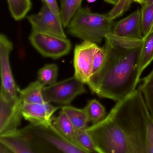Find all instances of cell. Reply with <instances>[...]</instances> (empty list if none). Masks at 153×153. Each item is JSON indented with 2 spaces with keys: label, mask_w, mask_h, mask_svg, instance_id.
Wrapping results in <instances>:
<instances>
[{
  "label": "cell",
  "mask_w": 153,
  "mask_h": 153,
  "mask_svg": "<svg viewBox=\"0 0 153 153\" xmlns=\"http://www.w3.org/2000/svg\"><path fill=\"white\" fill-rule=\"evenodd\" d=\"M108 114L129 142L134 153H146L147 126L151 115L140 90L137 88L116 102Z\"/></svg>",
  "instance_id": "cell-2"
},
{
  "label": "cell",
  "mask_w": 153,
  "mask_h": 153,
  "mask_svg": "<svg viewBox=\"0 0 153 153\" xmlns=\"http://www.w3.org/2000/svg\"><path fill=\"white\" fill-rule=\"evenodd\" d=\"M53 124L63 136L71 141L76 130L64 112L61 110L59 116L53 117Z\"/></svg>",
  "instance_id": "cell-22"
},
{
  "label": "cell",
  "mask_w": 153,
  "mask_h": 153,
  "mask_svg": "<svg viewBox=\"0 0 153 153\" xmlns=\"http://www.w3.org/2000/svg\"><path fill=\"white\" fill-rule=\"evenodd\" d=\"M61 111L68 116L76 131L87 128L89 122L85 109L65 105L61 107Z\"/></svg>",
  "instance_id": "cell-16"
},
{
  "label": "cell",
  "mask_w": 153,
  "mask_h": 153,
  "mask_svg": "<svg viewBox=\"0 0 153 153\" xmlns=\"http://www.w3.org/2000/svg\"><path fill=\"white\" fill-rule=\"evenodd\" d=\"M12 17L19 21L26 17L32 7V0H7Z\"/></svg>",
  "instance_id": "cell-17"
},
{
  "label": "cell",
  "mask_w": 153,
  "mask_h": 153,
  "mask_svg": "<svg viewBox=\"0 0 153 153\" xmlns=\"http://www.w3.org/2000/svg\"><path fill=\"white\" fill-rule=\"evenodd\" d=\"M98 45L94 43L83 41L76 45L74 51V76L87 85L92 76L94 53Z\"/></svg>",
  "instance_id": "cell-9"
},
{
  "label": "cell",
  "mask_w": 153,
  "mask_h": 153,
  "mask_svg": "<svg viewBox=\"0 0 153 153\" xmlns=\"http://www.w3.org/2000/svg\"><path fill=\"white\" fill-rule=\"evenodd\" d=\"M26 18L31 25L32 32L67 38L60 16L53 13L45 4H43L38 13Z\"/></svg>",
  "instance_id": "cell-8"
},
{
  "label": "cell",
  "mask_w": 153,
  "mask_h": 153,
  "mask_svg": "<svg viewBox=\"0 0 153 153\" xmlns=\"http://www.w3.org/2000/svg\"><path fill=\"white\" fill-rule=\"evenodd\" d=\"M111 34L119 37L142 40L140 10L137 9L128 16L114 23Z\"/></svg>",
  "instance_id": "cell-12"
},
{
  "label": "cell",
  "mask_w": 153,
  "mask_h": 153,
  "mask_svg": "<svg viewBox=\"0 0 153 153\" xmlns=\"http://www.w3.org/2000/svg\"><path fill=\"white\" fill-rule=\"evenodd\" d=\"M60 108L48 102L24 103L22 111L23 118L33 125L49 127L53 124V114Z\"/></svg>",
  "instance_id": "cell-11"
},
{
  "label": "cell",
  "mask_w": 153,
  "mask_h": 153,
  "mask_svg": "<svg viewBox=\"0 0 153 153\" xmlns=\"http://www.w3.org/2000/svg\"><path fill=\"white\" fill-rule=\"evenodd\" d=\"M58 67L54 63L45 65L38 71V80L45 85H51L57 82Z\"/></svg>",
  "instance_id": "cell-23"
},
{
  "label": "cell",
  "mask_w": 153,
  "mask_h": 153,
  "mask_svg": "<svg viewBox=\"0 0 153 153\" xmlns=\"http://www.w3.org/2000/svg\"><path fill=\"white\" fill-rule=\"evenodd\" d=\"M84 109L89 122L93 124L102 120L107 115L104 106L96 99L90 100Z\"/></svg>",
  "instance_id": "cell-20"
},
{
  "label": "cell",
  "mask_w": 153,
  "mask_h": 153,
  "mask_svg": "<svg viewBox=\"0 0 153 153\" xmlns=\"http://www.w3.org/2000/svg\"><path fill=\"white\" fill-rule=\"evenodd\" d=\"M88 3H93L97 1V0H86Z\"/></svg>",
  "instance_id": "cell-31"
},
{
  "label": "cell",
  "mask_w": 153,
  "mask_h": 153,
  "mask_svg": "<svg viewBox=\"0 0 153 153\" xmlns=\"http://www.w3.org/2000/svg\"><path fill=\"white\" fill-rule=\"evenodd\" d=\"M140 81L141 83L138 88L142 93L153 119V69L147 76L140 79Z\"/></svg>",
  "instance_id": "cell-21"
},
{
  "label": "cell",
  "mask_w": 153,
  "mask_h": 153,
  "mask_svg": "<svg viewBox=\"0 0 153 153\" xmlns=\"http://www.w3.org/2000/svg\"><path fill=\"white\" fill-rule=\"evenodd\" d=\"M29 41L42 56L54 59L68 55L72 48L71 42L68 38L47 34L31 32Z\"/></svg>",
  "instance_id": "cell-6"
},
{
  "label": "cell",
  "mask_w": 153,
  "mask_h": 153,
  "mask_svg": "<svg viewBox=\"0 0 153 153\" xmlns=\"http://www.w3.org/2000/svg\"><path fill=\"white\" fill-rule=\"evenodd\" d=\"M60 17L66 28L76 11L81 7L82 0H59Z\"/></svg>",
  "instance_id": "cell-18"
},
{
  "label": "cell",
  "mask_w": 153,
  "mask_h": 153,
  "mask_svg": "<svg viewBox=\"0 0 153 153\" xmlns=\"http://www.w3.org/2000/svg\"><path fill=\"white\" fill-rule=\"evenodd\" d=\"M146 147V153H153V119L151 115L148 120Z\"/></svg>",
  "instance_id": "cell-27"
},
{
  "label": "cell",
  "mask_w": 153,
  "mask_h": 153,
  "mask_svg": "<svg viewBox=\"0 0 153 153\" xmlns=\"http://www.w3.org/2000/svg\"><path fill=\"white\" fill-rule=\"evenodd\" d=\"M153 61V31L143 37L140 52L138 67V78L140 77L145 69Z\"/></svg>",
  "instance_id": "cell-14"
},
{
  "label": "cell",
  "mask_w": 153,
  "mask_h": 153,
  "mask_svg": "<svg viewBox=\"0 0 153 153\" xmlns=\"http://www.w3.org/2000/svg\"><path fill=\"white\" fill-rule=\"evenodd\" d=\"M106 3H109L111 5H114L117 4L118 3L120 0H104Z\"/></svg>",
  "instance_id": "cell-30"
},
{
  "label": "cell",
  "mask_w": 153,
  "mask_h": 153,
  "mask_svg": "<svg viewBox=\"0 0 153 153\" xmlns=\"http://www.w3.org/2000/svg\"><path fill=\"white\" fill-rule=\"evenodd\" d=\"M23 102L19 96L12 97L0 92V135L18 129L23 118Z\"/></svg>",
  "instance_id": "cell-7"
},
{
  "label": "cell",
  "mask_w": 153,
  "mask_h": 153,
  "mask_svg": "<svg viewBox=\"0 0 153 153\" xmlns=\"http://www.w3.org/2000/svg\"><path fill=\"white\" fill-rule=\"evenodd\" d=\"M105 59V51L103 46L101 47L98 46L95 51L93 58L92 76L102 67Z\"/></svg>",
  "instance_id": "cell-26"
},
{
  "label": "cell",
  "mask_w": 153,
  "mask_h": 153,
  "mask_svg": "<svg viewBox=\"0 0 153 153\" xmlns=\"http://www.w3.org/2000/svg\"><path fill=\"white\" fill-rule=\"evenodd\" d=\"M114 23L107 14L94 13L81 7L66 28L73 37L99 44L106 35L111 33Z\"/></svg>",
  "instance_id": "cell-3"
},
{
  "label": "cell",
  "mask_w": 153,
  "mask_h": 153,
  "mask_svg": "<svg viewBox=\"0 0 153 153\" xmlns=\"http://www.w3.org/2000/svg\"><path fill=\"white\" fill-rule=\"evenodd\" d=\"M45 85L37 80L32 82L23 90L19 89V96L23 102L42 104L46 102L43 94Z\"/></svg>",
  "instance_id": "cell-15"
},
{
  "label": "cell",
  "mask_w": 153,
  "mask_h": 153,
  "mask_svg": "<svg viewBox=\"0 0 153 153\" xmlns=\"http://www.w3.org/2000/svg\"><path fill=\"white\" fill-rule=\"evenodd\" d=\"M138 3L141 5H148L153 3V0H140Z\"/></svg>",
  "instance_id": "cell-29"
},
{
  "label": "cell",
  "mask_w": 153,
  "mask_h": 153,
  "mask_svg": "<svg viewBox=\"0 0 153 153\" xmlns=\"http://www.w3.org/2000/svg\"><path fill=\"white\" fill-rule=\"evenodd\" d=\"M21 130L37 153H85L63 136L53 124L44 127L30 123Z\"/></svg>",
  "instance_id": "cell-4"
},
{
  "label": "cell",
  "mask_w": 153,
  "mask_h": 153,
  "mask_svg": "<svg viewBox=\"0 0 153 153\" xmlns=\"http://www.w3.org/2000/svg\"><path fill=\"white\" fill-rule=\"evenodd\" d=\"M140 1V0H134V2H137V3H138Z\"/></svg>",
  "instance_id": "cell-32"
},
{
  "label": "cell",
  "mask_w": 153,
  "mask_h": 153,
  "mask_svg": "<svg viewBox=\"0 0 153 153\" xmlns=\"http://www.w3.org/2000/svg\"><path fill=\"white\" fill-rule=\"evenodd\" d=\"M86 92L84 83L74 76L45 87L43 94L46 102L69 105L78 96Z\"/></svg>",
  "instance_id": "cell-5"
},
{
  "label": "cell",
  "mask_w": 153,
  "mask_h": 153,
  "mask_svg": "<svg viewBox=\"0 0 153 153\" xmlns=\"http://www.w3.org/2000/svg\"><path fill=\"white\" fill-rule=\"evenodd\" d=\"M0 142L15 153H37L35 148L20 129L0 135Z\"/></svg>",
  "instance_id": "cell-13"
},
{
  "label": "cell",
  "mask_w": 153,
  "mask_h": 153,
  "mask_svg": "<svg viewBox=\"0 0 153 153\" xmlns=\"http://www.w3.org/2000/svg\"><path fill=\"white\" fill-rule=\"evenodd\" d=\"M152 31H153V25H152V27H151V29H150V31H149V32H152Z\"/></svg>",
  "instance_id": "cell-33"
},
{
  "label": "cell",
  "mask_w": 153,
  "mask_h": 153,
  "mask_svg": "<svg viewBox=\"0 0 153 153\" xmlns=\"http://www.w3.org/2000/svg\"><path fill=\"white\" fill-rule=\"evenodd\" d=\"M42 4L46 5L53 13L60 16V9L59 7L57 0H41Z\"/></svg>",
  "instance_id": "cell-28"
},
{
  "label": "cell",
  "mask_w": 153,
  "mask_h": 153,
  "mask_svg": "<svg viewBox=\"0 0 153 153\" xmlns=\"http://www.w3.org/2000/svg\"><path fill=\"white\" fill-rule=\"evenodd\" d=\"M71 141L85 153H97L94 143L86 128L76 131Z\"/></svg>",
  "instance_id": "cell-19"
},
{
  "label": "cell",
  "mask_w": 153,
  "mask_h": 153,
  "mask_svg": "<svg viewBox=\"0 0 153 153\" xmlns=\"http://www.w3.org/2000/svg\"><path fill=\"white\" fill-rule=\"evenodd\" d=\"M134 0H120L107 14L110 18L114 20L122 16L130 7Z\"/></svg>",
  "instance_id": "cell-25"
},
{
  "label": "cell",
  "mask_w": 153,
  "mask_h": 153,
  "mask_svg": "<svg viewBox=\"0 0 153 153\" xmlns=\"http://www.w3.org/2000/svg\"><path fill=\"white\" fill-rule=\"evenodd\" d=\"M141 31L143 37L150 31L153 25V3L142 5L140 9Z\"/></svg>",
  "instance_id": "cell-24"
},
{
  "label": "cell",
  "mask_w": 153,
  "mask_h": 153,
  "mask_svg": "<svg viewBox=\"0 0 153 153\" xmlns=\"http://www.w3.org/2000/svg\"><path fill=\"white\" fill-rule=\"evenodd\" d=\"M105 59L87 85L99 97L118 102L137 89L138 67L142 40L106 35Z\"/></svg>",
  "instance_id": "cell-1"
},
{
  "label": "cell",
  "mask_w": 153,
  "mask_h": 153,
  "mask_svg": "<svg viewBox=\"0 0 153 153\" xmlns=\"http://www.w3.org/2000/svg\"><path fill=\"white\" fill-rule=\"evenodd\" d=\"M13 49V43L7 36L0 35V66L1 88V90L12 97L19 96V88L12 75L10 62V55Z\"/></svg>",
  "instance_id": "cell-10"
}]
</instances>
